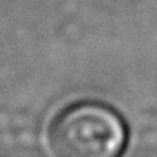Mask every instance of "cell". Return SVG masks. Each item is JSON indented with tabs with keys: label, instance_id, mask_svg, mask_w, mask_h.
<instances>
[{
	"label": "cell",
	"instance_id": "6da1fadb",
	"mask_svg": "<svg viewBox=\"0 0 157 157\" xmlns=\"http://www.w3.org/2000/svg\"><path fill=\"white\" fill-rule=\"evenodd\" d=\"M127 128L109 106L78 103L64 109L50 130L53 152L63 157H114L122 152Z\"/></svg>",
	"mask_w": 157,
	"mask_h": 157
}]
</instances>
